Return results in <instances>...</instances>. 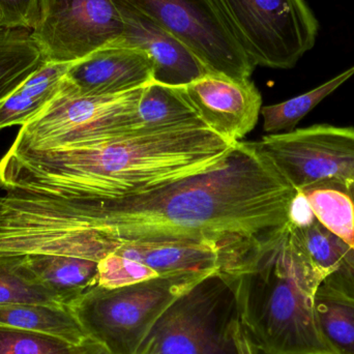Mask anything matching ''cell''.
<instances>
[{
	"instance_id": "cell-11",
	"label": "cell",
	"mask_w": 354,
	"mask_h": 354,
	"mask_svg": "<svg viewBox=\"0 0 354 354\" xmlns=\"http://www.w3.org/2000/svg\"><path fill=\"white\" fill-rule=\"evenodd\" d=\"M228 292V285L218 272L179 299L149 336L158 354H206L212 314Z\"/></svg>"
},
{
	"instance_id": "cell-3",
	"label": "cell",
	"mask_w": 354,
	"mask_h": 354,
	"mask_svg": "<svg viewBox=\"0 0 354 354\" xmlns=\"http://www.w3.org/2000/svg\"><path fill=\"white\" fill-rule=\"evenodd\" d=\"M289 229L221 274L237 319L258 351L334 354L322 337L315 309L324 274Z\"/></svg>"
},
{
	"instance_id": "cell-8",
	"label": "cell",
	"mask_w": 354,
	"mask_h": 354,
	"mask_svg": "<svg viewBox=\"0 0 354 354\" xmlns=\"http://www.w3.org/2000/svg\"><path fill=\"white\" fill-rule=\"evenodd\" d=\"M257 143L299 193L319 187L348 191L354 183V128L315 124L268 135Z\"/></svg>"
},
{
	"instance_id": "cell-1",
	"label": "cell",
	"mask_w": 354,
	"mask_h": 354,
	"mask_svg": "<svg viewBox=\"0 0 354 354\" xmlns=\"http://www.w3.org/2000/svg\"><path fill=\"white\" fill-rule=\"evenodd\" d=\"M297 193L257 142L239 141L216 167L120 199L6 194L0 200V245L8 255L97 262L140 243L258 245L288 230Z\"/></svg>"
},
{
	"instance_id": "cell-21",
	"label": "cell",
	"mask_w": 354,
	"mask_h": 354,
	"mask_svg": "<svg viewBox=\"0 0 354 354\" xmlns=\"http://www.w3.org/2000/svg\"><path fill=\"white\" fill-rule=\"evenodd\" d=\"M353 76L354 66L303 95L262 107L263 130L270 135L292 132L310 111Z\"/></svg>"
},
{
	"instance_id": "cell-27",
	"label": "cell",
	"mask_w": 354,
	"mask_h": 354,
	"mask_svg": "<svg viewBox=\"0 0 354 354\" xmlns=\"http://www.w3.org/2000/svg\"><path fill=\"white\" fill-rule=\"evenodd\" d=\"M228 335L234 354H259L237 318L228 324Z\"/></svg>"
},
{
	"instance_id": "cell-6",
	"label": "cell",
	"mask_w": 354,
	"mask_h": 354,
	"mask_svg": "<svg viewBox=\"0 0 354 354\" xmlns=\"http://www.w3.org/2000/svg\"><path fill=\"white\" fill-rule=\"evenodd\" d=\"M255 66L289 70L313 49L319 22L305 0H216Z\"/></svg>"
},
{
	"instance_id": "cell-9",
	"label": "cell",
	"mask_w": 354,
	"mask_h": 354,
	"mask_svg": "<svg viewBox=\"0 0 354 354\" xmlns=\"http://www.w3.org/2000/svg\"><path fill=\"white\" fill-rule=\"evenodd\" d=\"M124 29L114 0H39L31 37L47 62L73 64L114 45Z\"/></svg>"
},
{
	"instance_id": "cell-29",
	"label": "cell",
	"mask_w": 354,
	"mask_h": 354,
	"mask_svg": "<svg viewBox=\"0 0 354 354\" xmlns=\"http://www.w3.org/2000/svg\"><path fill=\"white\" fill-rule=\"evenodd\" d=\"M348 193L349 195H351V197L353 198V201L354 203V183L351 185V187H348Z\"/></svg>"
},
{
	"instance_id": "cell-20",
	"label": "cell",
	"mask_w": 354,
	"mask_h": 354,
	"mask_svg": "<svg viewBox=\"0 0 354 354\" xmlns=\"http://www.w3.org/2000/svg\"><path fill=\"white\" fill-rule=\"evenodd\" d=\"M322 337L334 354H354V299L322 283L315 297Z\"/></svg>"
},
{
	"instance_id": "cell-10",
	"label": "cell",
	"mask_w": 354,
	"mask_h": 354,
	"mask_svg": "<svg viewBox=\"0 0 354 354\" xmlns=\"http://www.w3.org/2000/svg\"><path fill=\"white\" fill-rule=\"evenodd\" d=\"M183 89L208 128L229 142L243 141L257 124L262 97L251 79L208 73Z\"/></svg>"
},
{
	"instance_id": "cell-18",
	"label": "cell",
	"mask_w": 354,
	"mask_h": 354,
	"mask_svg": "<svg viewBox=\"0 0 354 354\" xmlns=\"http://www.w3.org/2000/svg\"><path fill=\"white\" fill-rule=\"evenodd\" d=\"M139 124L147 130L206 126L183 87L151 82L145 87L138 107Z\"/></svg>"
},
{
	"instance_id": "cell-13",
	"label": "cell",
	"mask_w": 354,
	"mask_h": 354,
	"mask_svg": "<svg viewBox=\"0 0 354 354\" xmlns=\"http://www.w3.org/2000/svg\"><path fill=\"white\" fill-rule=\"evenodd\" d=\"M66 79L79 95H118L153 82V64L138 48L108 46L74 62Z\"/></svg>"
},
{
	"instance_id": "cell-23",
	"label": "cell",
	"mask_w": 354,
	"mask_h": 354,
	"mask_svg": "<svg viewBox=\"0 0 354 354\" xmlns=\"http://www.w3.org/2000/svg\"><path fill=\"white\" fill-rule=\"evenodd\" d=\"M41 304L66 306L25 266L24 256L0 255V305Z\"/></svg>"
},
{
	"instance_id": "cell-7",
	"label": "cell",
	"mask_w": 354,
	"mask_h": 354,
	"mask_svg": "<svg viewBox=\"0 0 354 354\" xmlns=\"http://www.w3.org/2000/svg\"><path fill=\"white\" fill-rule=\"evenodd\" d=\"M176 35L210 73L239 80L256 66L237 41L216 0H122Z\"/></svg>"
},
{
	"instance_id": "cell-14",
	"label": "cell",
	"mask_w": 354,
	"mask_h": 354,
	"mask_svg": "<svg viewBox=\"0 0 354 354\" xmlns=\"http://www.w3.org/2000/svg\"><path fill=\"white\" fill-rule=\"evenodd\" d=\"M290 234L324 274V284L354 299V248L328 231L315 216L291 224Z\"/></svg>"
},
{
	"instance_id": "cell-25",
	"label": "cell",
	"mask_w": 354,
	"mask_h": 354,
	"mask_svg": "<svg viewBox=\"0 0 354 354\" xmlns=\"http://www.w3.org/2000/svg\"><path fill=\"white\" fill-rule=\"evenodd\" d=\"M97 268V286L106 289L122 288L160 277L145 264L128 259L118 253L105 256L100 260Z\"/></svg>"
},
{
	"instance_id": "cell-4",
	"label": "cell",
	"mask_w": 354,
	"mask_h": 354,
	"mask_svg": "<svg viewBox=\"0 0 354 354\" xmlns=\"http://www.w3.org/2000/svg\"><path fill=\"white\" fill-rule=\"evenodd\" d=\"M218 272L169 274L115 289L97 285L68 308L88 338L110 353L136 354L166 312Z\"/></svg>"
},
{
	"instance_id": "cell-28",
	"label": "cell",
	"mask_w": 354,
	"mask_h": 354,
	"mask_svg": "<svg viewBox=\"0 0 354 354\" xmlns=\"http://www.w3.org/2000/svg\"><path fill=\"white\" fill-rule=\"evenodd\" d=\"M75 354H111L103 345L95 342V341L87 340L84 344L78 347V351Z\"/></svg>"
},
{
	"instance_id": "cell-2",
	"label": "cell",
	"mask_w": 354,
	"mask_h": 354,
	"mask_svg": "<svg viewBox=\"0 0 354 354\" xmlns=\"http://www.w3.org/2000/svg\"><path fill=\"white\" fill-rule=\"evenodd\" d=\"M236 143L192 126L66 149L10 147L0 160V189L53 199H120L216 167Z\"/></svg>"
},
{
	"instance_id": "cell-15",
	"label": "cell",
	"mask_w": 354,
	"mask_h": 354,
	"mask_svg": "<svg viewBox=\"0 0 354 354\" xmlns=\"http://www.w3.org/2000/svg\"><path fill=\"white\" fill-rule=\"evenodd\" d=\"M73 64L45 62L23 81L0 104V130L24 126L39 115L59 93Z\"/></svg>"
},
{
	"instance_id": "cell-16",
	"label": "cell",
	"mask_w": 354,
	"mask_h": 354,
	"mask_svg": "<svg viewBox=\"0 0 354 354\" xmlns=\"http://www.w3.org/2000/svg\"><path fill=\"white\" fill-rule=\"evenodd\" d=\"M23 256L35 279L66 307L97 285L99 262L50 254Z\"/></svg>"
},
{
	"instance_id": "cell-24",
	"label": "cell",
	"mask_w": 354,
	"mask_h": 354,
	"mask_svg": "<svg viewBox=\"0 0 354 354\" xmlns=\"http://www.w3.org/2000/svg\"><path fill=\"white\" fill-rule=\"evenodd\" d=\"M78 347L47 335L0 326V354H75Z\"/></svg>"
},
{
	"instance_id": "cell-22",
	"label": "cell",
	"mask_w": 354,
	"mask_h": 354,
	"mask_svg": "<svg viewBox=\"0 0 354 354\" xmlns=\"http://www.w3.org/2000/svg\"><path fill=\"white\" fill-rule=\"evenodd\" d=\"M301 193L315 218L354 248V203L348 191L340 187H319Z\"/></svg>"
},
{
	"instance_id": "cell-26",
	"label": "cell",
	"mask_w": 354,
	"mask_h": 354,
	"mask_svg": "<svg viewBox=\"0 0 354 354\" xmlns=\"http://www.w3.org/2000/svg\"><path fill=\"white\" fill-rule=\"evenodd\" d=\"M39 16V0H0V26L32 30Z\"/></svg>"
},
{
	"instance_id": "cell-19",
	"label": "cell",
	"mask_w": 354,
	"mask_h": 354,
	"mask_svg": "<svg viewBox=\"0 0 354 354\" xmlns=\"http://www.w3.org/2000/svg\"><path fill=\"white\" fill-rule=\"evenodd\" d=\"M45 62L30 30L0 26V104Z\"/></svg>"
},
{
	"instance_id": "cell-17",
	"label": "cell",
	"mask_w": 354,
	"mask_h": 354,
	"mask_svg": "<svg viewBox=\"0 0 354 354\" xmlns=\"http://www.w3.org/2000/svg\"><path fill=\"white\" fill-rule=\"evenodd\" d=\"M0 326L47 335L80 346L89 340L68 307L41 304L0 305Z\"/></svg>"
},
{
	"instance_id": "cell-12",
	"label": "cell",
	"mask_w": 354,
	"mask_h": 354,
	"mask_svg": "<svg viewBox=\"0 0 354 354\" xmlns=\"http://www.w3.org/2000/svg\"><path fill=\"white\" fill-rule=\"evenodd\" d=\"M124 21V33L112 46L138 48L153 64V82L183 87L210 73L176 35L122 0H114Z\"/></svg>"
},
{
	"instance_id": "cell-5",
	"label": "cell",
	"mask_w": 354,
	"mask_h": 354,
	"mask_svg": "<svg viewBox=\"0 0 354 354\" xmlns=\"http://www.w3.org/2000/svg\"><path fill=\"white\" fill-rule=\"evenodd\" d=\"M147 85L118 95L91 97L75 93L64 79L59 93L39 115L21 127L12 147L66 149L156 131L142 128L138 120L139 103Z\"/></svg>"
}]
</instances>
